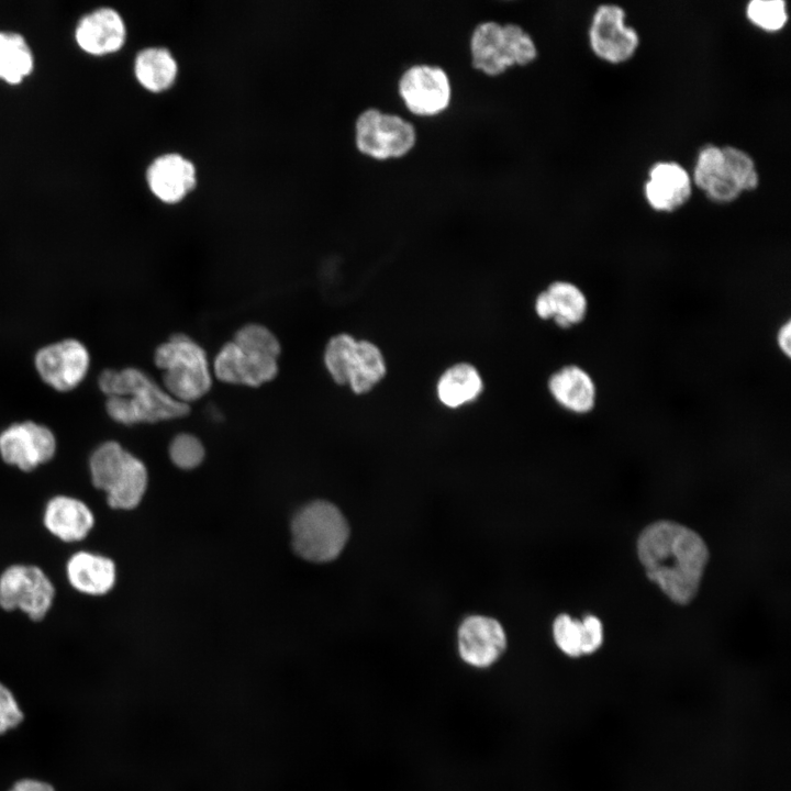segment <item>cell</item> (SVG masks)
Returning a JSON list of instances; mask_svg holds the SVG:
<instances>
[{"mask_svg":"<svg viewBox=\"0 0 791 791\" xmlns=\"http://www.w3.org/2000/svg\"><path fill=\"white\" fill-rule=\"evenodd\" d=\"M235 343L279 357L281 344L276 334L266 325L246 323L242 325L232 338Z\"/></svg>","mask_w":791,"mask_h":791,"instance_id":"cell-29","label":"cell"},{"mask_svg":"<svg viewBox=\"0 0 791 791\" xmlns=\"http://www.w3.org/2000/svg\"><path fill=\"white\" fill-rule=\"evenodd\" d=\"M589 43L593 54L610 64L630 60L639 46L636 30L625 23V11L612 3L599 5L590 23Z\"/></svg>","mask_w":791,"mask_h":791,"instance_id":"cell-12","label":"cell"},{"mask_svg":"<svg viewBox=\"0 0 791 791\" xmlns=\"http://www.w3.org/2000/svg\"><path fill=\"white\" fill-rule=\"evenodd\" d=\"M24 718L14 693L0 681V735L18 727Z\"/></svg>","mask_w":791,"mask_h":791,"instance_id":"cell-32","label":"cell"},{"mask_svg":"<svg viewBox=\"0 0 791 791\" xmlns=\"http://www.w3.org/2000/svg\"><path fill=\"white\" fill-rule=\"evenodd\" d=\"M198 180L194 161L176 151L155 156L145 170L149 192L157 201L167 205L183 202L196 190Z\"/></svg>","mask_w":791,"mask_h":791,"instance_id":"cell-14","label":"cell"},{"mask_svg":"<svg viewBox=\"0 0 791 791\" xmlns=\"http://www.w3.org/2000/svg\"><path fill=\"white\" fill-rule=\"evenodd\" d=\"M775 344L778 352L787 359L791 357V321H782L775 333Z\"/></svg>","mask_w":791,"mask_h":791,"instance_id":"cell-33","label":"cell"},{"mask_svg":"<svg viewBox=\"0 0 791 791\" xmlns=\"http://www.w3.org/2000/svg\"><path fill=\"white\" fill-rule=\"evenodd\" d=\"M483 391V380L471 364L461 361L446 368L436 383L438 401L448 409L475 402Z\"/></svg>","mask_w":791,"mask_h":791,"instance_id":"cell-26","label":"cell"},{"mask_svg":"<svg viewBox=\"0 0 791 791\" xmlns=\"http://www.w3.org/2000/svg\"><path fill=\"white\" fill-rule=\"evenodd\" d=\"M65 575L69 586L78 593L102 597L115 586L116 566L103 554L77 550L67 559Z\"/></svg>","mask_w":791,"mask_h":791,"instance_id":"cell-23","label":"cell"},{"mask_svg":"<svg viewBox=\"0 0 791 791\" xmlns=\"http://www.w3.org/2000/svg\"><path fill=\"white\" fill-rule=\"evenodd\" d=\"M35 58L26 38L13 31H0V80L18 86L34 70Z\"/></svg>","mask_w":791,"mask_h":791,"instance_id":"cell-27","label":"cell"},{"mask_svg":"<svg viewBox=\"0 0 791 791\" xmlns=\"http://www.w3.org/2000/svg\"><path fill=\"white\" fill-rule=\"evenodd\" d=\"M74 37L82 52L102 57L115 54L124 47L127 27L124 18L116 9L100 7L78 20Z\"/></svg>","mask_w":791,"mask_h":791,"instance_id":"cell-16","label":"cell"},{"mask_svg":"<svg viewBox=\"0 0 791 791\" xmlns=\"http://www.w3.org/2000/svg\"><path fill=\"white\" fill-rule=\"evenodd\" d=\"M637 556L647 578L675 603L688 604L700 588L709 549L693 530L673 521H657L637 538Z\"/></svg>","mask_w":791,"mask_h":791,"instance_id":"cell-1","label":"cell"},{"mask_svg":"<svg viewBox=\"0 0 791 791\" xmlns=\"http://www.w3.org/2000/svg\"><path fill=\"white\" fill-rule=\"evenodd\" d=\"M722 148V165L703 192L713 202L729 203L742 193L755 190L759 174L748 153L735 146Z\"/></svg>","mask_w":791,"mask_h":791,"instance_id":"cell-19","label":"cell"},{"mask_svg":"<svg viewBox=\"0 0 791 791\" xmlns=\"http://www.w3.org/2000/svg\"><path fill=\"white\" fill-rule=\"evenodd\" d=\"M354 130L357 149L375 159L402 157L416 143V131L411 122L377 108H368L360 112L356 118Z\"/></svg>","mask_w":791,"mask_h":791,"instance_id":"cell-9","label":"cell"},{"mask_svg":"<svg viewBox=\"0 0 791 791\" xmlns=\"http://www.w3.org/2000/svg\"><path fill=\"white\" fill-rule=\"evenodd\" d=\"M279 357L244 347L233 339L216 352L211 369L213 378L227 385L260 387L279 372Z\"/></svg>","mask_w":791,"mask_h":791,"instance_id":"cell-10","label":"cell"},{"mask_svg":"<svg viewBox=\"0 0 791 791\" xmlns=\"http://www.w3.org/2000/svg\"><path fill=\"white\" fill-rule=\"evenodd\" d=\"M747 19L766 32L782 30L788 21L787 4L782 0H753L746 7Z\"/></svg>","mask_w":791,"mask_h":791,"instance_id":"cell-28","label":"cell"},{"mask_svg":"<svg viewBox=\"0 0 791 791\" xmlns=\"http://www.w3.org/2000/svg\"><path fill=\"white\" fill-rule=\"evenodd\" d=\"M169 457L181 469H193L204 459L202 442L191 433H179L170 442Z\"/></svg>","mask_w":791,"mask_h":791,"instance_id":"cell-30","label":"cell"},{"mask_svg":"<svg viewBox=\"0 0 791 791\" xmlns=\"http://www.w3.org/2000/svg\"><path fill=\"white\" fill-rule=\"evenodd\" d=\"M474 67L488 76L502 74L513 65L525 66L537 57L532 36L517 24L495 21L479 23L469 42Z\"/></svg>","mask_w":791,"mask_h":791,"instance_id":"cell-7","label":"cell"},{"mask_svg":"<svg viewBox=\"0 0 791 791\" xmlns=\"http://www.w3.org/2000/svg\"><path fill=\"white\" fill-rule=\"evenodd\" d=\"M161 386L175 400L190 405L209 393L213 375L203 346L191 336L176 333L154 352Z\"/></svg>","mask_w":791,"mask_h":791,"instance_id":"cell-3","label":"cell"},{"mask_svg":"<svg viewBox=\"0 0 791 791\" xmlns=\"http://www.w3.org/2000/svg\"><path fill=\"white\" fill-rule=\"evenodd\" d=\"M92 486L107 495L114 510L136 508L147 489L148 472L145 464L115 441L98 445L88 460Z\"/></svg>","mask_w":791,"mask_h":791,"instance_id":"cell-4","label":"cell"},{"mask_svg":"<svg viewBox=\"0 0 791 791\" xmlns=\"http://www.w3.org/2000/svg\"><path fill=\"white\" fill-rule=\"evenodd\" d=\"M398 90L406 108L417 115L443 112L452 99V85L447 73L439 66L417 64L400 77Z\"/></svg>","mask_w":791,"mask_h":791,"instance_id":"cell-13","label":"cell"},{"mask_svg":"<svg viewBox=\"0 0 791 791\" xmlns=\"http://www.w3.org/2000/svg\"><path fill=\"white\" fill-rule=\"evenodd\" d=\"M57 441L51 428L32 421L13 423L0 433V457L9 466L30 472L51 461Z\"/></svg>","mask_w":791,"mask_h":791,"instance_id":"cell-11","label":"cell"},{"mask_svg":"<svg viewBox=\"0 0 791 791\" xmlns=\"http://www.w3.org/2000/svg\"><path fill=\"white\" fill-rule=\"evenodd\" d=\"M649 207L657 212H673L684 205L692 193V179L676 161H658L648 172L644 188Z\"/></svg>","mask_w":791,"mask_h":791,"instance_id":"cell-22","label":"cell"},{"mask_svg":"<svg viewBox=\"0 0 791 791\" xmlns=\"http://www.w3.org/2000/svg\"><path fill=\"white\" fill-rule=\"evenodd\" d=\"M553 635L559 649L570 657H579L598 650L603 642V626L594 615L582 621L560 614L553 624Z\"/></svg>","mask_w":791,"mask_h":791,"instance_id":"cell-25","label":"cell"},{"mask_svg":"<svg viewBox=\"0 0 791 791\" xmlns=\"http://www.w3.org/2000/svg\"><path fill=\"white\" fill-rule=\"evenodd\" d=\"M43 525L63 543H79L88 537L96 524L91 508L81 499L56 494L47 500L43 510Z\"/></svg>","mask_w":791,"mask_h":791,"instance_id":"cell-20","label":"cell"},{"mask_svg":"<svg viewBox=\"0 0 791 791\" xmlns=\"http://www.w3.org/2000/svg\"><path fill=\"white\" fill-rule=\"evenodd\" d=\"M547 391L560 409L577 416L591 414L599 403L595 378L579 364H566L553 371L547 379Z\"/></svg>","mask_w":791,"mask_h":791,"instance_id":"cell-17","label":"cell"},{"mask_svg":"<svg viewBox=\"0 0 791 791\" xmlns=\"http://www.w3.org/2000/svg\"><path fill=\"white\" fill-rule=\"evenodd\" d=\"M323 363L334 382L348 386L356 394L371 391L387 374L381 349L348 333H338L327 341Z\"/></svg>","mask_w":791,"mask_h":791,"instance_id":"cell-5","label":"cell"},{"mask_svg":"<svg viewBox=\"0 0 791 791\" xmlns=\"http://www.w3.org/2000/svg\"><path fill=\"white\" fill-rule=\"evenodd\" d=\"M506 638L501 624L486 616H470L459 627L458 648L464 661L488 667L505 649Z\"/></svg>","mask_w":791,"mask_h":791,"instance_id":"cell-21","label":"cell"},{"mask_svg":"<svg viewBox=\"0 0 791 791\" xmlns=\"http://www.w3.org/2000/svg\"><path fill=\"white\" fill-rule=\"evenodd\" d=\"M98 385L108 397V415L123 425L176 420L190 411V405L175 400L160 383L140 368L104 369Z\"/></svg>","mask_w":791,"mask_h":791,"instance_id":"cell-2","label":"cell"},{"mask_svg":"<svg viewBox=\"0 0 791 791\" xmlns=\"http://www.w3.org/2000/svg\"><path fill=\"white\" fill-rule=\"evenodd\" d=\"M292 546L310 561L335 559L349 535L348 524L341 511L327 501H313L300 509L291 522Z\"/></svg>","mask_w":791,"mask_h":791,"instance_id":"cell-6","label":"cell"},{"mask_svg":"<svg viewBox=\"0 0 791 791\" xmlns=\"http://www.w3.org/2000/svg\"><path fill=\"white\" fill-rule=\"evenodd\" d=\"M179 71L175 54L166 46H146L133 59L134 78L149 93L160 94L170 90L178 80Z\"/></svg>","mask_w":791,"mask_h":791,"instance_id":"cell-24","label":"cell"},{"mask_svg":"<svg viewBox=\"0 0 791 791\" xmlns=\"http://www.w3.org/2000/svg\"><path fill=\"white\" fill-rule=\"evenodd\" d=\"M8 791H56L52 784L35 778H24L14 782Z\"/></svg>","mask_w":791,"mask_h":791,"instance_id":"cell-34","label":"cell"},{"mask_svg":"<svg viewBox=\"0 0 791 791\" xmlns=\"http://www.w3.org/2000/svg\"><path fill=\"white\" fill-rule=\"evenodd\" d=\"M56 589L48 575L33 564H12L0 573V608L21 611L40 622L51 611Z\"/></svg>","mask_w":791,"mask_h":791,"instance_id":"cell-8","label":"cell"},{"mask_svg":"<svg viewBox=\"0 0 791 791\" xmlns=\"http://www.w3.org/2000/svg\"><path fill=\"white\" fill-rule=\"evenodd\" d=\"M723 161V148L713 144L703 146L697 157L691 177L700 190L704 191Z\"/></svg>","mask_w":791,"mask_h":791,"instance_id":"cell-31","label":"cell"},{"mask_svg":"<svg viewBox=\"0 0 791 791\" xmlns=\"http://www.w3.org/2000/svg\"><path fill=\"white\" fill-rule=\"evenodd\" d=\"M34 365L46 385L65 392L75 389L85 379L90 356L81 342L67 338L38 349Z\"/></svg>","mask_w":791,"mask_h":791,"instance_id":"cell-15","label":"cell"},{"mask_svg":"<svg viewBox=\"0 0 791 791\" xmlns=\"http://www.w3.org/2000/svg\"><path fill=\"white\" fill-rule=\"evenodd\" d=\"M534 310L541 320L550 321L560 330H570L587 320L590 300L578 283L558 279L538 292Z\"/></svg>","mask_w":791,"mask_h":791,"instance_id":"cell-18","label":"cell"}]
</instances>
